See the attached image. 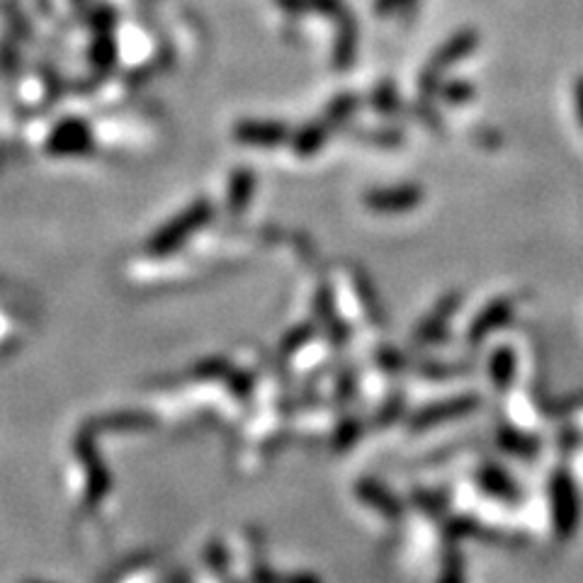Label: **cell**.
Segmentation results:
<instances>
[{
	"label": "cell",
	"mask_w": 583,
	"mask_h": 583,
	"mask_svg": "<svg viewBox=\"0 0 583 583\" xmlns=\"http://www.w3.org/2000/svg\"><path fill=\"white\" fill-rule=\"evenodd\" d=\"M277 5L287 15H292V18H299V15H304L309 10V0H277Z\"/></svg>",
	"instance_id": "cell-15"
},
{
	"label": "cell",
	"mask_w": 583,
	"mask_h": 583,
	"mask_svg": "<svg viewBox=\"0 0 583 583\" xmlns=\"http://www.w3.org/2000/svg\"><path fill=\"white\" fill-rule=\"evenodd\" d=\"M90 144V132L83 122L69 120L54 129L52 139H49V149L56 154H78Z\"/></svg>",
	"instance_id": "cell-4"
},
{
	"label": "cell",
	"mask_w": 583,
	"mask_h": 583,
	"mask_svg": "<svg viewBox=\"0 0 583 583\" xmlns=\"http://www.w3.org/2000/svg\"><path fill=\"white\" fill-rule=\"evenodd\" d=\"M115 59H117L115 39L110 37V32H98L93 49H90V61H93V66L98 71H110Z\"/></svg>",
	"instance_id": "cell-8"
},
{
	"label": "cell",
	"mask_w": 583,
	"mask_h": 583,
	"mask_svg": "<svg viewBox=\"0 0 583 583\" xmlns=\"http://www.w3.org/2000/svg\"><path fill=\"white\" fill-rule=\"evenodd\" d=\"M309 10L324 15V18H331L333 22H338L350 13L343 0H309Z\"/></svg>",
	"instance_id": "cell-13"
},
{
	"label": "cell",
	"mask_w": 583,
	"mask_h": 583,
	"mask_svg": "<svg viewBox=\"0 0 583 583\" xmlns=\"http://www.w3.org/2000/svg\"><path fill=\"white\" fill-rule=\"evenodd\" d=\"M372 105H375V110L382 112V115H394V112L399 110V95H396L394 83L389 81L379 83L375 95H372Z\"/></svg>",
	"instance_id": "cell-10"
},
{
	"label": "cell",
	"mask_w": 583,
	"mask_h": 583,
	"mask_svg": "<svg viewBox=\"0 0 583 583\" xmlns=\"http://www.w3.org/2000/svg\"><path fill=\"white\" fill-rule=\"evenodd\" d=\"M331 127L321 120V122H311L304 129H299L297 137H294V151L302 156H311L314 151H319V146L324 144Z\"/></svg>",
	"instance_id": "cell-6"
},
{
	"label": "cell",
	"mask_w": 583,
	"mask_h": 583,
	"mask_svg": "<svg viewBox=\"0 0 583 583\" xmlns=\"http://www.w3.org/2000/svg\"><path fill=\"white\" fill-rule=\"evenodd\" d=\"M440 93H443V98L447 100V103L462 105L474 98V86L467 81H450L447 86H440Z\"/></svg>",
	"instance_id": "cell-12"
},
{
	"label": "cell",
	"mask_w": 583,
	"mask_h": 583,
	"mask_svg": "<svg viewBox=\"0 0 583 583\" xmlns=\"http://www.w3.org/2000/svg\"><path fill=\"white\" fill-rule=\"evenodd\" d=\"M336 47H333V66L336 69H348L355 59V47H358V30H355L353 15H345L336 22Z\"/></svg>",
	"instance_id": "cell-5"
},
{
	"label": "cell",
	"mask_w": 583,
	"mask_h": 583,
	"mask_svg": "<svg viewBox=\"0 0 583 583\" xmlns=\"http://www.w3.org/2000/svg\"><path fill=\"white\" fill-rule=\"evenodd\" d=\"M423 192L416 185H399V188L375 190L367 195V205L377 212H404V209H413L421 202Z\"/></svg>",
	"instance_id": "cell-3"
},
{
	"label": "cell",
	"mask_w": 583,
	"mask_h": 583,
	"mask_svg": "<svg viewBox=\"0 0 583 583\" xmlns=\"http://www.w3.org/2000/svg\"><path fill=\"white\" fill-rule=\"evenodd\" d=\"M253 185H256V178L253 173L248 171H239L231 178V207H243L251 197Z\"/></svg>",
	"instance_id": "cell-11"
},
{
	"label": "cell",
	"mask_w": 583,
	"mask_h": 583,
	"mask_svg": "<svg viewBox=\"0 0 583 583\" xmlns=\"http://www.w3.org/2000/svg\"><path fill=\"white\" fill-rule=\"evenodd\" d=\"M576 112H579V120L583 124V76L576 83Z\"/></svg>",
	"instance_id": "cell-16"
},
{
	"label": "cell",
	"mask_w": 583,
	"mask_h": 583,
	"mask_svg": "<svg viewBox=\"0 0 583 583\" xmlns=\"http://www.w3.org/2000/svg\"><path fill=\"white\" fill-rule=\"evenodd\" d=\"M554 503H557L559 528H562L564 532H571L576 523V508H574V494H571V486L566 479H564V484L562 481H557V498H554Z\"/></svg>",
	"instance_id": "cell-7"
},
{
	"label": "cell",
	"mask_w": 583,
	"mask_h": 583,
	"mask_svg": "<svg viewBox=\"0 0 583 583\" xmlns=\"http://www.w3.org/2000/svg\"><path fill=\"white\" fill-rule=\"evenodd\" d=\"M413 0H375V13L377 15H392V13H399V10H404L406 5H411Z\"/></svg>",
	"instance_id": "cell-14"
},
{
	"label": "cell",
	"mask_w": 583,
	"mask_h": 583,
	"mask_svg": "<svg viewBox=\"0 0 583 583\" xmlns=\"http://www.w3.org/2000/svg\"><path fill=\"white\" fill-rule=\"evenodd\" d=\"M355 107H358V95H353V93L338 95V98L333 100L331 105H328V110H326V115H324V122L331 129L341 127V124L345 120H348L350 115H353Z\"/></svg>",
	"instance_id": "cell-9"
},
{
	"label": "cell",
	"mask_w": 583,
	"mask_h": 583,
	"mask_svg": "<svg viewBox=\"0 0 583 583\" xmlns=\"http://www.w3.org/2000/svg\"><path fill=\"white\" fill-rule=\"evenodd\" d=\"M477 44H479L477 30H462L447 39L443 47L430 56L426 69L421 71V78H418V93H421V98L433 100L435 93H440L445 73L455 64H460L462 59H467V56L477 49Z\"/></svg>",
	"instance_id": "cell-1"
},
{
	"label": "cell",
	"mask_w": 583,
	"mask_h": 583,
	"mask_svg": "<svg viewBox=\"0 0 583 583\" xmlns=\"http://www.w3.org/2000/svg\"><path fill=\"white\" fill-rule=\"evenodd\" d=\"M234 134L241 144H251V146H277L290 137V132H287V127L282 122H260V120L239 122L236 124Z\"/></svg>",
	"instance_id": "cell-2"
}]
</instances>
